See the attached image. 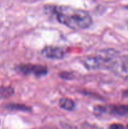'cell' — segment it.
Segmentation results:
<instances>
[{
    "mask_svg": "<svg viewBox=\"0 0 128 129\" xmlns=\"http://www.w3.org/2000/svg\"><path fill=\"white\" fill-rule=\"evenodd\" d=\"M45 8L53 15L58 22L71 29L83 30L92 25V18L84 10L57 5H48Z\"/></svg>",
    "mask_w": 128,
    "mask_h": 129,
    "instance_id": "1",
    "label": "cell"
},
{
    "mask_svg": "<svg viewBox=\"0 0 128 129\" xmlns=\"http://www.w3.org/2000/svg\"><path fill=\"white\" fill-rule=\"evenodd\" d=\"M119 54L113 49H110L99 55L88 56L82 59V62L85 68L90 70L95 69H111L115 59Z\"/></svg>",
    "mask_w": 128,
    "mask_h": 129,
    "instance_id": "2",
    "label": "cell"
},
{
    "mask_svg": "<svg viewBox=\"0 0 128 129\" xmlns=\"http://www.w3.org/2000/svg\"><path fill=\"white\" fill-rule=\"evenodd\" d=\"M15 69L18 73H21L23 75H33L37 78L46 75L48 72L46 66L39 64H20L16 67Z\"/></svg>",
    "mask_w": 128,
    "mask_h": 129,
    "instance_id": "3",
    "label": "cell"
},
{
    "mask_svg": "<svg viewBox=\"0 0 128 129\" xmlns=\"http://www.w3.org/2000/svg\"><path fill=\"white\" fill-rule=\"evenodd\" d=\"M96 115L109 113L117 116L128 115V105H113L107 106H97L94 108Z\"/></svg>",
    "mask_w": 128,
    "mask_h": 129,
    "instance_id": "4",
    "label": "cell"
},
{
    "mask_svg": "<svg viewBox=\"0 0 128 129\" xmlns=\"http://www.w3.org/2000/svg\"><path fill=\"white\" fill-rule=\"evenodd\" d=\"M41 54L45 57L50 59H62L65 55L63 48L56 46H46L41 50Z\"/></svg>",
    "mask_w": 128,
    "mask_h": 129,
    "instance_id": "5",
    "label": "cell"
},
{
    "mask_svg": "<svg viewBox=\"0 0 128 129\" xmlns=\"http://www.w3.org/2000/svg\"><path fill=\"white\" fill-rule=\"evenodd\" d=\"M58 104L61 108L68 111L73 110L75 107V102L69 98H61L59 100Z\"/></svg>",
    "mask_w": 128,
    "mask_h": 129,
    "instance_id": "6",
    "label": "cell"
},
{
    "mask_svg": "<svg viewBox=\"0 0 128 129\" xmlns=\"http://www.w3.org/2000/svg\"><path fill=\"white\" fill-rule=\"evenodd\" d=\"M15 93V90L12 87L0 86V100L11 97Z\"/></svg>",
    "mask_w": 128,
    "mask_h": 129,
    "instance_id": "7",
    "label": "cell"
},
{
    "mask_svg": "<svg viewBox=\"0 0 128 129\" xmlns=\"http://www.w3.org/2000/svg\"><path fill=\"white\" fill-rule=\"evenodd\" d=\"M6 108L10 110H20L23 112H31V108L30 107L23 104L18 103H11L6 106Z\"/></svg>",
    "mask_w": 128,
    "mask_h": 129,
    "instance_id": "8",
    "label": "cell"
},
{
    "mask_svg": "<svg viewBox=\"0 0 128 129\" xmlns=\"http://www.w3.org/2000/svg\"><path fill=\"white\" fill-rule=\"evenodd\" d=\"M60 77L62 78H64L65 79H71L73 78L72 74L70 73H67V72H63V73H60Z\"/></svg>",
    "mask_w": 128,
    "mask_h": 129,
    "instance_id": "9",
    "label": "cell"
},
{
    "mask_svg": "<svg viewBox=\"0 0 128 129\" xmlns=\"http://www.w3.org/2000/svg\"><path fill=\"white\" fill-rule=\"evenodd\" d=\"M110 127L112 128H123V127H124V126L122 125H119V124H114V125H112L110 126Z\"/></svg>",
    "mask_w": 128,
    "mask_h": 129,
    "instance_id": "10",
    "label": "cell"
},
{
    "mask_svg": "<svg viewBox=\"0 0 128 129\" xmlns=\"http://www.w3.org/2000/svg\"><path fill=\"white\" fill-rule=\"evenodd\" d=\"M123 94H124V96L127 97L128 98V91H124V93H123Z\"/></svg>",
    "mask_w": 128,
    "mask_h": 129,
    "instance_id": "11",
    "label": "cell"
},
{
    "mask_svg": "<svg viewBox=\"0 0 128 129\" xmlns=\"http://www.w3.org/2000/svg\"><path fill=\"white\" fill-rule=\"evenodd\" d=\"M125 80H126L128 82V76H127L125 77Z\"/></svg>",
    "mask_w": 128,
    "mask_h": 129,
    "instance_id": "12",
    "label": "cell"
}]
</instances>
